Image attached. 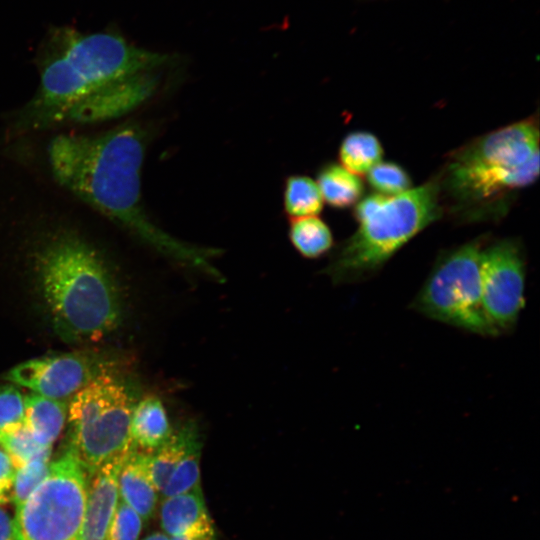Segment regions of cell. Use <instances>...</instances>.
Returning <instances> with one entry per match:
<instances>
[{
  "instance_id": "1",
  "label": "cell",
  "mask_w": 540,
  "mask_h": 540,
  "mask_svg": "<svg viewBox=\"0 0 540 540\" xmlns=\"http://www.w3.org/2000/svg\"><path fill=\"white\" fill-rule=\"evenodd\" d=\"M171 56L149 51L110 32L52 28L36 55L39 84L8 120V134L22 136L94 125L120 118L150 99L157 70Z\"/></svg>"
},
{
  "instance_id": "2",
  "label": "cell",
  "mask_w": 540,
  "mask_h": 540,
  "mask_svg": "<svg viewBox=\"0 0 540 540\" xmlns=\"http://www.w3.org/2000/svg\"><path fill=\"white\" fill-rule=\"evenodd\" d=\"M147 131L129 121L99 132L50 137L44 161L52 180L92 210L156 252L222 280L212 260L220 250L177 239L148 215L141 188Z\"/></svg>"
},
{
  "instance_id": "3",
  "label": "cell",
  "mask_w": 540,
  "mask_h": 540,
  "mask_svg": "<svg viewBox=\"0 0 540 540\" xmlns=\"http://www.w3.org/2000/svg\"><path fill=\"white\" fill-rule=\"evenodd\" d=\"M31 260L57 333L94 342L121 319L119 294L101 253L63 218L33 215Z\"/></svg>"
},
{
  "instance_id": "4",
  "label": "cell",
  "mask_w": 540,
  "mask_h": 540,
  "mask_svg": "<svg viewBox=\"0 0 540 540\" xmlns=\"http://www.w3.org/2000/svg\"><path fill=\"white\" fill-rule=\"evenodd\" d=\"M538 175L539 122L529 116L450 152L436 174L443 214L460 223L500 220Z\"/></svg>"
},
{
  "instance_id": "5",
  "label": "cell",
  "mask_w": 540,
  "mask_h": 540,
  "mask_svg": "<svg viewBox=\"0 0 540 540\" xmlns=\"http://www.w3.org/2000/svg\"><path fill=\"white\" fill-rule=\"evenodd\" d=\"M353 215L358 228L337 247L324 269L334 284L374 276L412 238L444 215L437 177L395 196L367 195L355 204Z\"/></svg>"
},
{
  "instance_id": "6",
  "label": "cell",
  "mask_w": 540,
  "mask_h": 540,
  "mask_svg": "<svg viewBox=\"0 0 540 540\" xmlns=\"http://www.w3.org/2000/svg\"><path fill=\"white\" fill-rule=\"evenodd\" d=\"M134 404L125 383L108 370L69 399V447L88 476L137 450L130 432Z\"/></svg>"
},
{
  "instance_id": "7",
  "label": "cell",
  "mask_w": 540,
  "mask_h": 540,
  "mask_svg": "<svg viewBox=\"0 0 540 540\" xmlns=\"http://www.w3.org/2000/svg\"><path fill=\"white\" fill-rule=\"evenodd\" d=\"M486 237L441 252L411 303L416 312L483 337H496L482 302V253Z\"/></svg>"
},
{
  "instance_id": "8",
  "label": "cell",
  "mask_w": 540,
  "mask_h": 540,
  "mask_svg": "<svg viewBox=\"0 0 540 540\" xmlns=\"http://www.w3.org/2000/svg\"><path fill=\"white\" fill-rule=\"evenodd\" d=\"M89 477L70 447L16 509L14 540H79Z\"/></svg>"
},
{
  "instance_id": "9",
  "label": "cell",
  "mask_w": 540,
  "mask_h": 540,
  "mask_svg": "<svg viewBox=\"0 0 540 540\" xmlns=\"http://www.w3.org/2000/svg\"><path fill=\"white\" fill-rule=\"evenodd\" d=\"M526 257L523 244L506 237L485 244L482 253V302L499 334L511 332L525 306Z\"/></svg>"
},
{
  "instance_id": "10",
  "label": "cell",
  "mask_w": 540,
  "mask_h": 540,
  "mask_svg": "<svg viewBox=\"0 0 540 540\" xmlns=\"http://www.w3.org/2000/svg\"><path fill=\"white\" fill-rule=\"evenodd\" d=\"M105 371L104 365L92 355L73 352L27 360L4 377L39 395L68 400Z\"/></svg>"
},
{
  "instance_id": "11",
  "label": "cell",
  "mask_w": 540,
  "mask_h": 540,
  "mask_svg": "<svg viewBox=\"0 0 540 540\" xmlns=\"http://www.w3.org/2000/svg\"><path fill=\"white\" fill-rule=\"evenodd\" d=\"M125 460L110 462L92 475L79 540H106L119 502L118 475Z\"/></svg>"
},
{
  "instance_id": "12",
  "label": "cell",
  "mask_w": 540,
  "mask_h": 540,
  "mask_svg": "<svg viewBox=\"0 0 540 540\" xmlns=\"http://www.w3.org/2000/svg\"><path fill=\"white\" fill-rule=\"evenodd\" d=\"M160 524L168 537L215 539V528L200 486L163 498Z\"/></svg>"
},
{
  "instance_id": "13",
  "label": "cell",
  "mask_w": 540,
  "mask_h": 540,
  "mask_svg": "<svg viewBox=\"0 0 540 540\" xmlns=\"http://www.w3.org/2000/svg\"><path fill=\"white\" fill-rule=\"evenodd\" d=\"M149 456L150 453L133 451L118 475L119 499L134 509L143 521L154 515L160 495L149 473Z\"/></svg>"
},
{
  "instance_id": "14",
  "label": "cell",
  "mask_w": 540,
  "mask_h": 540,
  "mask_svg": "<svg viewBox=\"0 0 540 540\" xmlns=\"http://www.w3.org/2000/svg\"><path fill=\"white\" fill-rule=\"evenodd\" d=\"M130 432L135 448L146 453L155 452L168 441L173 430L157 396H145L134 404Z\"/></svg>"
},
{
  "instance_id": "15",
  "label": "cell",
  "mask_w": 540,
  "mask_h": 540,
  "mask_svg": "<svg viewBox=\"0 0 540 540\" xmlns=\"http://www.w3.org/2000/svg\"><path fill=\"white\" fill-rule=\"evenodd\" d=\"M24 403L25 424L42 446L52 447L67 420L68 400L31 392L24 396Z\"/></svg>"
},
{
  "instance_id": "16",
  "label": "cell",
  "mask_w": 540,
  "mask_h": 540,
  "mask_svg": "<svg viewBox=\"0 0 540 540\" xmlns=\"http://www.w3.org/2000/svg\"><path fill=\"white\" fill-rule=\"evenodd\" d=\"M316 183L323 200L338 209L355 205L364 192L360 176L334 162L326 163L319 169Z\"/></svg>"
},
{
  "instance_id": "17",
  "label": "cell",
  "mask_w": 540,
  "mask_h": 540,
  "mask_svg": "<svg viewBox=\"0 0 540 540\" xmlns=\"http://www.w3.org/2000/svg\"><path fill=\"white\" fill-rule=\"evenodd\" d=\"M383 147L376 135L368 131L348 133L339 147L341 165L356 175L366 174L382 161Z\"/></svg>"
},
{
  "instance_id": "18",
  "label": "cell",
  "mask_w": 540,
  "mask_h": 540,
  "mask_svg": "<svg viewBox=\"0 0 540 540\" xmlns=\"http://www.w3.org/2000/svg\"><path fill=\"white\" fill-rule=\"evenodd\" d=\"M288 236L295 250L307 259L323 256L334 245L330 227L317 216L292 219Z\"/></svg>"
},
{
  "instance_id": "19",
  "label": "cell",
  "mask_w": 540,
  "mask_h": 540,
  "mask_svg": "<svg viewBox=\"0 0 540 540\" xmlns=\"http://www.w3.org/2000/svg\"><path fill=\"white\" fill-rule=\"evenodd\" d=\"M194 423L187 422L173 431L168 441L149 456V473L159 494L174 468L183 456L192 435L197 431Z\"/></svg>"
},
{
  "instance_id": "20",
  "label": "cell",
  "mask_w": 540,
  "mask_h": 540,
  "mask_svg": "<svg viewBox=\"0 0 540 540\" xmlns=\"http://www.w3.org/2000/svg\"><path fill=\"white\" fill-rule=\"evenodd\" d=\"M323 198L317 183L305 175H290L283 189V207L291 217L316 216L323 209Z\"/></svg>"
},
{
  "instance_id": "21",
  "label": "cell",
  "mask_w": 540,
  "mask_h": 540,
  "mask_svg": "<svg viewBox=\"0 0 540 540\" xmlns=\"http://www.w3.org/2000/svg\"><path fill=\"white\" fill-rule=\"evenodd\" d=\"M201 441L198 430L192 435L180 461L174 468L160 495L171 497L200 486Z\"/></svg>"
},
{
  "instance_id": "22",
  "label": "cell",
  "mask_w": 540,
  "mask_h": 540,
  "mask_svg": "<svg viewBox=\"0 0 540 540\" xmlns=\"http://www.w3.org/2000/svg\"><path fill=\"white\" fill-rule=\"evenodd\" d=\"M0 446L9 455L16 469L30 460L52 451V447L42 446L24 423L12 430L0 432Z\"/></svg>"
},
{
  "instance_id": "23",
  "label": "cell",
  "mask_w": 540,
  "mask_h": 540,
  "mask_svg": "<svg viewBox=\"0 0 540 540\" xmlns=\"http://www.w3.org/2000/svg\"><path fill=\"white\" fill-rule=\"evenodd\" d=\"M367 181L376 193L395 196L406 192L412 186L408 171L392 161H380L367 173Z\"/></svg>"
},
{
  "instance_id": "24",
  "label": "cell",
  "mask_w": 540,
  "mask_h": 540,
  "mask_svg": "<svg viewBox=\"0 0 540 540\" xmlns=\"http://www.w3.org/2000/svg\"><path fill=\"white\" fill-rule=\"evenodd\" d=\"M51 452L37 456L16 469L11 501L15 510L22 506L45 479L50 467Z\"/></svg>"
},
{
  "instance_id": "25",
  "label": "cell",
  "mask_w": 540,
  "mask_h": 540,
  "mask_svg": "<svg viewBox=\"0 0 540 540\" xmlns=\"http://www.w3.org/2000/svg\"><path fill=\"white\" fill-rule=\"evenodd\" d=\"M24 423V396L12 384L0 385V432L12 430Z\"/></svg>"
},
{
  "instance_id": "26",
  "label": "cell",
  "mask_w": 540,
  "mask_h": 540,
  "mask_svg": "<svg viewBox=\"0 0 540 540\" xmlns=\"http://www.w3.org/2000/svg\"><path fill=\"white\" fill-rule=\"evenodd\" d=\"M142 526L140 515L119 499L106 540H138Z\"/></svg>"
},
{
  "instance_id": "27",
  "label": "cell",
  "mask_w": 540,
  "mask_h": 540,
  "mask_svg": "<svg viewBox=\"0 0 540 540\" xmlns=\"http://www.w3.org/2000/svg\"><path fill=\"white\" fill-rule=\"evenodd\" d=\"M16 468L9 455L0 446V506L11 501Z\"/></svg>"
},
{
  "instance_id": "28",
  "label": "cell",
  "mask_w": 540,
  "mask_h": 540,
  "mask_svg": "<svg viewBox=\"0 0 540 540\" xmlns=\"http://www.w3.org/2000/svg\"><path fill=\"white\" fill-rule=\"evenodd\" d=\"M0 540H14V519L0 506Z\"/></svg>"
},
{
  "instance_id": "29",
  "label": "cell",
  "mask_w": 540,
  "mask_h": 540,
  "mask_svg": "<svg viewBox=\"0 0 540 540\" xmlns=\"http://www.w3.org/2000/svg\"><path fill=\"white\" fill-rule=\"evenodd\" d=\"M143 540H169V537L165 533L154 532L145 537Z\"/></svg>"
},
{
  "instance_id": "30",
  "label": "cell",
  "mask_w": 540,
  "mask_h": 540,
  "mask_svg": "<svg viewBox=\"0 0 540 540\" xmlns=\"http://www.w3.org/2000/svg\"><path fill=\"white\" fill-rule=\"evenodd\" d=\"M169 540H215V539L189 538V537H169Z\"/></svg>"
}]
</instances>
